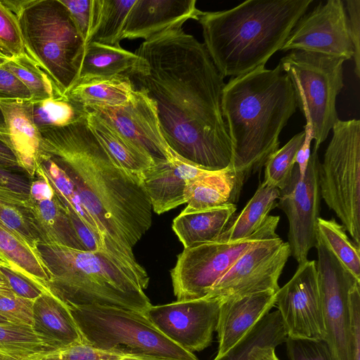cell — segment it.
<instances>
[{"label": "cell", "instance_id": "3957f363", "mask_svg": "<svg viewBox=\"0 0 360 360\" xmlns=\"http://www.w3.org/2000/svg\"><path fill=\"white\" fill-rule=\"evenodd\" d=\"M221 112L231 143L229 167L234 177L231 202L238 201L248 177L279 148V135L297 107L292 83L281 63L231 77L221 94Z\"/></svg>", "mask_w": 360, "mask_h": 360}, {"label": "cell", "instance_id": "b9f144b4", "mask_svg": "<svg viewBox=\"0 0 360 360\" xmlns=\"http://www.w3.org/2000/svg\"><path fill=\"white\" fill-rule=\"evenodd\" d=\"M290 360H333L323 341H311L288 338L285 341Z\"/></svg>", "mask_w": 360, "mask_h": 360}, {"label": "cell", "instance_id": "d590c367", "mask_svg": "<svg viewBox=\"0 0 360 360\" xmlns=\"http://www.w3.org/2000/svg\"><path fill=\"white\" fill-rule=\"evenodd\" d=\"M4 66L29 89L32 101L63 96L51 78L27 54L9 57Z\"/></svg>", "mask_w": 360, "mask_h": 360}, {"label": "cell", "instance_id": "83f0119b", "mask_svg": "<svg viewBox=\"0 0 360 360\" xmlns=\"http://www.w3.org/2000/svg\"><path fill=\"white\" fill-rule=\"evenodd\" d=\"M0 255L15 271L44 291H51L50 273L38 252L0 221Z\"/></svg>", "mask_w": 360, "mask_h": 360}, {"label": "cell", "instance_id": "f6af8a7d", "mask_svg": "<svg viewBox=\"0 0 360 360\" xmlns=\"http://www.w3.org/2000/svg\"><path fill=\"white\" fill-rule=\"evenodd\" d=\"M67 8L78 32L86 43L91 20L92 0H60Z\"/></svg>", "mask_w": 360, "mask_h": 360}, {"label": "cell", "instance_id": "db71d44e", "mask_svg": "<svg viewBox=\"0 0 360 360\" xmlns=\"http://www.w3.org/2000/svg\"><path fill=\"white\" fill-rule=\"evenodd\" d=\"M13 294L15 293L11 290L8 283L4 280L3 276L0 273V296L9 295Z\"/></svg>", "mask_w": 360, "mask_h": 360}, {"label": "cell", "instance_id": "30bf717a", "mask_svg": "<svg viewBox=\"0 0 360 360\" xmlns=\"http://www.w3.org/2000/svg\"><path fill=\"white\" fill-rule=\"evenodd\" d=\"M279 216L269 215L250 236L236 241L217 240L184 248L171 271L176 300L205 297L213 285L250 247L268 238L278 237Z\"/></svg>", "mask_w": 360, "mask_h": 360}, {"label": "cell", "instance_id": "9c48e42d", "mask_svg": "<svg viewBox=\"0 0 360 360\" xmlns=\"http://www.w3.org/2000/svg\"><path fill=\"white\" fill-rule=\"evenodd\" d=\"M319 165L321 196L360 247V121L338 120Z\"/></svg>", "mask_w": 360, "mask_h": 360}, {"label": "cell", "instance_id": "ee69618b", "mask_svg": "<svg viewBox=\"0 0 360 360\" xmlns=\"http://www.w3.org/2000/svg\"><path fill=\"white\" fill-rule=\"evenodd\" d=\"M345 11L347 13V25L349 37L353 48L354 73L360 77V1L347 0Z\"/></svg>", "mask_w": 360, "mask_h": 360}, {"label": "cell", "instance_id": "f1b7e54d", "mask_svg": "<svg viewBox=\"0 0 360 360\" xmlns=\"http://www.w3.org/2000/svg\"><path fill=\"white\" fill-rule=\"evenodd\" d=\"M134 91L130 77L115 76L78 82L65 96L83 109L92 105H123L130 100Z\"/></svg>", "mask_w": 360, "mask_h": 360}, {"label": "cell", "instance_id": "c3c4849f", "mask_svg": "<svg viewBox=\"0 0 360 360\" xmlns=\"http://www.w3.org/2000/svg\"><path fill=\"white\" fill-rule=\"evenodd\" d=\"M349 300L353 360H360V282H356L352 287Z\"/></svg>", "mask_w": 360, "mask_h": 360}, {"label": "cell", "instance_id": "7a4b0ae2", "mask_svg": "<svg viewBox=\"0 0 360 360\" xmlns=\"http://www.w3.org/2000/svg\"><path fill=\"white\" fill-rule=\"evenodd\" d=\"M41 134L43 153L71 181L106 251L148 279L132 250L152 224V207L141 176L118 163L90 129L85 116Z\"/></svg>", "mask_w": 360, "mask_h": 360}, {"label": "cell", "instance_id": "cb8c5ba5", "mask_svg": "<svg viewBox=\"0 0 360 360\" xmlns=\"http://www.w3.org/2000/svg\"><path fill=\"white\" fill-rule=\"evenodd\" d=\"M143 59L123 49L91 42L85 45L76 82L115 76L131 77L140 70Z\"/></svg>", "mask_w": 360, "mask_h": 360}, {"label": "cell", "instance_id": "277c9868", "mask_svg": "<svg viewBox=\"0 0 360 360\" xmlns=\"http://www.w3.org/2000/svg\"><path fill=\"white\" fill-rule=\"evenodd\" d=\"M313 0H248L220 11L202 12L204 45L224 78L259 67L281 50Z\"/></svg>", "mask_w": 360, "mask_h": 360}, {"label": "cell", "instance_id": "9a60e30c", "mask_svg": "<svg viewBox=\"0 0 360 360\" xmlns=\"http://www.w3.org/2000/svg\"><path fill=\"white\" fill-rule=\"evenodd\" d=\"M221 301L206 297L151 305L145 313L168 339L193 353L209 347Z\"/></svg>", "mask_w": 360, "mask_h": 360}, {"label": "cell", "instance_id": "ab89813d", "mask_svg": "<svg viewBox=\"0 0 360 360\" xmlns=\"http://www.w3.org/2000/svg\"><path fill=\"white\" fill-rule=\"evenodd\" d=\"M0 51L9 57L18 56L25 53L18 19L1 1Z\"/></svg>", "mask_w": 360, "mask_h": 360}, {"label": "cell", "instance_id": "f546056e", "mask_svg": "<svg viewBox=\"0 0 360 360\" xmlns=\"http://www.w3.org/2000/svg\"><path fill=\"white\" fill-rule=\"evenodd\" d=\"M135 0H92L91 20L85 45L96 42L120 47L126 18Z\"/></svg>", "mask_w": 360, "mask_h": 360}, {"label": "cell", "instance_id": "816d5d0a", "mask_svg": "<svg viewBox=\"0 0 360 360\" xmlns=\"http://www.w3.org/2000/svg\"><path fill=\"white\" fill-rule=\"evenodd\" d=\"M0 167L24 172L16 156L11 149L0 139ZM26 174V173H25Z\"/></svg>", "mask_w": 360, "mask_h": 360}, {"label": "cell", "instance_id": "ac0fdd59", "mask_svg": "<svg viewBox=\"0 0 360 360\" xmlns=\"http://www.w3.org/2000/svg\"><path fill=\"white\" fill-rule=\"evenodd\" d=\"M202 11L195 0H135L126 18L122 39L147 41L164 32L198 20Z\"/></svg>", "mask_w": 360, "mask_h": 360}, {"label": "cell", "instance_id": "6f0895ef", "mask_svg": "<svg viewBox=\"0 0 360 360\" xmlns=\"http://www.w3.org/2000/svg\"><path fill=\"white\" fill-rule=\"evenodd\" d=\"M8 322L5 318L0 315V323ZM11 323V322H10Z\"/></svg>", "mask_w": 360, "mask_h": 360}, {"label": "cell", "instance_id": "f907efd6", "mask_svg": "<svg viewBox=\"0 0 360 360\" xmlns=\"http://www.w3.org/2000/svg\"><path fill=\"white\" fill-rule=\"evenodd\" d=\"M304 130L305 131L304 139L295 157V164L298 167L301 177L304 176L308 165L311 155L310 146L313 140L311 127L306 124L304 127Z\"/></svg>", "mask_w": 360, "mask_h": 360}, {"label": "cell", "instance_id": "52a82bcc", "mask_svg": "<svg viewBox=\"0 0 360 360\" xmlns=\"http://www.w3.org/2000/svg\"><path fill=\"white\" fill-rule=\"evenodd\" d=\"M84 342L123 348L165 360H199L164 335L144 313L118 307H70Z\"/></svg>", "mask_w": 360, "mask_h": 360}, {"label": "cell", "instance_id": "2e32d148", "mask_svg": "<svg viewBox=\"0 0 360 360\" xmlns=\"http://www.w3.org/2000/svg\"><path fill=\"white\" fill-rule=\"evenodd\" d=\"M93 112L120 134L148 154L154 163L170 160L174 155L162 135L155 103L143 89H135L121 105H92Z\"/></svg>", "mask_w": 360, "mask_h": 360}, {"label": "cell", "instance_id": "8d00e7d4", "mask_svg": "<svg viewBox=\"0 0 360 360\" xmlns=\"http://www.w3.org/2000/svg\"><path fill=\"white\" fill-rule=\"evenodd\" d=\"M318 235L328 248L352 274L360 281V247L349 238L345 227L334 218L317 221Z\"/></svg>", "mask_w": 360, "mask_h": 360}, {"label": "cell", "instance_id": "6da1fadb", "mask_svg": "<svg viewBox=\"0 0 360 360\" xmlns=\"http://www.w3.org/2000/svg\"><path fill=\"white\" fill-rule=\"evenodd\" d=\"M133 76L156 104L162 135L179 160L208 171L228 168L231 143L221 112L224 77L205 45L182 27L144 41Z\"/></svg>", "mask_w": 360, "mask_h": 360}, {"label": "cell", "instance_id": "5bb4252c", "mask_svg": "<svg viewBox=\"0 0 360 360\" xmlns=\"http://www.w3.org/2000/svg\"><path fill=\"white\" fill-rule=\"evenodd\" d=\"M278 307L288 338L324 341V325L316 262L298 264L290 278L276 292Z\"/></svg>", "mask_w": 360, "mask_h": 360}, {"label": "cell", "instance_id": "d4e9b609", "mask_svg": "<svg viewBox=\"0 0 360 360\" xmlns=\"http://www.w3.org/2000/svg\"><path fill=\"white\" fill-rule=\"evenodd\" d=\"M236 210L234 203L200 210L184 209L174 219L172 229L184 248L200 245L221 234Z\"/></svg>", "mask_w": 360, "mask_h": 360}, {"label": "cell", "instance_id": "9f6ffc18", "mask_svg": "<svg viewBox=\"0 0 360 360\" xmlns=\"http://www.w3.org/2000/svg\"><path fill=\"white\" fill-rule=\"evenodd\" d=\"M9 56H6V54L3 53L0 51V66L5 64L7 60H8Z\"/></svg>", "mask_w": 360, "mask_h": 360}, {"label": "cell", "instance_id": "f35d334b", "mask_svg": "<svg viewBox=\"0 0 360 360\" xmlns=\"http://www.w3.org/2000/svg\"><path fill=\"white\" fill-rule=\"evenodd\" d=\"M304 136V130L295 134L267 159L264 165L265 182L280 191L288 184L295 165L296 154L303 143Z\"/></svg>", "mask_w": 360, "mask_h": 360}, {"label": "cell", "instance_id": "8fae6325", "mask_svg": "<svg viewBox=\"0 0 360 360\" xmlns=\"http://www.w3.org/2000/svg\"><path fill=\"white\" fill-rule=\"evenodd\" d=\"M316 270L326 329L324 342L333 360H353L349 291L358 281L318 235Z\"/></svg>", "mask_w": 360, "mask_h": 360}, {"label": "cell", "instance_id": "681fc988", "mask_svg": "<svg viewBox=\"0 0 360 360\" xmlns=\"http://www.w3.org/2000/svg\"><path fill=\"white\" fill-rule=\"evenodd\" d=\"M31 180L24 172L0 167V188L28 195Z\"/></svg>", "mask_w": 360, "mask_h": 360}, {"label": "cell", "instance_id": "603a6c76", "mask_svg": "<svg viewBox=\"0 0 360 360\" xmlns=\"http://www.w3.org/2000/svg\"><path fill=\"white\" fill-rule=\"evenodd\" d=\"M32 328L52 349L84 342L70 306L52 291L33 302Z\"/></svg>", "mask_w": 360, "mask_h": 360}, {"label": "cell", "instance_id": "4fadbf2b", "mask_svg": "<svg viewBox=\"0 0 360 360\" xmlns=\"http://www.w3.org/2000/svg\"><path fill=\"white\" fill-rule=\"evenodd\" d=\"M319 160L317 151L310 155L302 177L295 164L288 184L280 191L276 207L289 222L288 234L290 255L298 264L305 262L310 250L318 243L317 221L320 217L321 193L319 182Z\"/></svg>", "mask_w": 360, "mask_h": 360}, {"label": "cell", "instance_id": "74e56055", "mask_svg": "<svg viewBox=\"0 0 360 360\" xmlns=\"http://www.w3.org/2000/svg\"><path fill=\"white\" fill-rule=\"evenodd\" d=\"M51 347L32 326L10 322L0 323V351L24 358L51 350Z\"/></svg>", "mask_w": 360, "mask_h": 360}, {"label": "cell", "instance_id": "680465c9", "mask_svg": "<svg viewBox=\"0 0 360 360\" xmlns=\"http://www.w3.org/2000/svg\"><path fill=\"white\" fill-rule=\"evenodd\" d=\"M0 259H1V260H3V258H2V257H1V255H0ZM3 261H4V260H3Z\"/></svg>", "mask_w": 360, "mask_h": 360}, {"label": "cell", "instance_id": "4316f807", "mask_svg": "<svg viewBox=\"0 0 360 360\" xmlns=\"http://www.w3.org/2000/svg\"><path fill=\"white\" fill-rule=\"evenodd\" d=\"M279 196L278 188L263 181L245 207L214 240L232 242L252 235L276 207Z\"/></svg>", "mask_w": 360, "mask_h": 360}, {"label": "cell", "instance_id": "d6a6232c", "mask_svg": "<svg viewBox=\"0 0 360 360\" xmlns=\"http://www.w3.org/2000/svg\"><path fill=\"white\" fill-rule=\"evenodd\" d=\"M288 335L278 310L267 314L226 354L213 360H250L258 347L285 342Z\"/></svg>", "mask_w": 360, "mask_h": 360}, {"label": "cell", "instance_id": "484cf974", "mask_svg": "<svg viewBox=\"0 0 360 360\" xmlns=\"http://www.w3.org/2000/svg\"><path fill=\"white\" fill-rule=\"evenodd\" d=\"M84 110L90 129L124 169L140 176L143 172L154 165L153 160L148 154L120 134L97 115L87 110Z\"/></svg>", "mask_w": 360, "mask_h": 360}, {"label": "cell", "instance_id": "4dcf8cb0", "mask_svg": "<svg viewBox=\"0 0 360 360\" xmlns=\"http://www.w3.org/2000/svg\"><path fill=\"white\" fill-rule=\"evenodd\" d=\"M234 177L228 167L219 171H206L191 180L186 190L184 208L200 210L231 203Z\"/></svg>", "mask_w": 360, "mask_h": 360}, {"label": "cell", "instance_id": "e0dca14e", "mask_svg": "<svg viewBox=\"0 0 360 360\" xmlns=\"http://www.w3.org/2000/svg\"><path fill=\"white\" fill-rule=\"evenodd\" d=\"M302 50L343 58L353 57L344 2L328 0L304 13L281 51Z\"/></svg>", "mask_w": 360, "mask_h": 360}, {"label": "cell", "instance_id": "ffe728a7", "mask_svg": "<svg viewBox=\"0 0 360 360\" xmlns=\"http://www.w3.org/2000/svg\"><path fill=\"white\" fill-rule=\"evenodd\" d=\"M26 101L0 100V139L11 149L24 172L33 179L43 155V139Z\"/></svg>", "mask_w": 360, "mask_h": 360}, {"label": "cell", "instance_id": "5b68a950", "mask_svg": "<svg viewBox=\"0 0 360 360\" xmlns=\"http://www.w3.org/2000/svg\"><path fill=\"white\" fill-rule=\"evenodd\" d=\"M50 275V289L70 307L100 305L146 313L152 305L148 283L105 251L38 244Z\"/></svg>", "mask_w": 360, "mask_h": 360}, {"label": "cell", "instance_id": "836d02e7", "mask_svg": "<svg viewBox=\"0 0 360 360\" xmlns=\"http://www.w3.org/2000/svg\"><path fill=\"white\" fill-rule=\"evenodd\" d=\"M22 359L24 360H165L120 347L99 348L85 342L32 354Z\"/></svg>", "mask_w": 360, "mask_h": 360}, {"label": "cell", "instance_id": "7402d4cb", "mask_svg": "<svg viewBox=\"0 0 360 360\" xmlns=\"http://www.w3.org/2000/svg\"><path fill=\"white\" fill-rule=\"evenodd\" d=\"M206 171L177 158L154 163L140 176L152 209L162 214L186 203L188 183Z\"/></svg>", "mask_w": 360, "mask_h": 360}, {"label": "cell", "instance_id": "11a10c76", "mask_svg": "<svg viewBox=\"0 0 360 360\" xmlns=\"http://www.w3.org/2000/svg\"><path fill=\"white\" fill-rule=\"evenodd\" d=\"M0 360H24L22 358H20L8 353H5L0 351Z\"/></svg>", "mask_w": 360, "mask_h": 360}, {"label": "cell", "instance_id": "bcb514c9", "mask_svg": "<svg viewBox=\"0 0 360 360\" xmlns=\"http://www.w3.org/2000/svg\"><path fill=\"white\" fill-rule=\"evenodd\" d=\"M29 89L4 65L0 66V100L30 101Z\"/></svg>", "mask_w": 360, "mask_h": 360}, {"label": "cell", "instance_id": "7bdbcfd3", "mask_svg": "<svg viewBox=\"0 0 360 360\" xmlns=\"http://www.w3.org/2000/svg\"><path fill=\"white\" fill-rule=\"evenodd\" d=\"M0 273L11 290L20 297L34 301L44 292H46L1 259Z\"/></svg>", "mask_w": 360, "mask_h": 360}, {"label": "cell", "instance_id": "7dc6e473", "mask_svg": "<svg viewBox=\"0 0 360 360\" xmlns=\"http://www.w3.org/2000/svg\"><path fill=\"white\" fill-rule=\"evenodd\" d=\"M65 210L84 250L91 252L105 251L108 252L100 235L84 224L75 212L66 209Z\"/></svg>", "mask_w": 360, "mask_h": 360}, {"label": "cell", "instance_id": "d6986e66", "mask_svg": "<svg viewBox=\"0 0 360 360\" xmlns=\"http://www.w3.org/2000/svg\"><path fill=\"white\" fill-rule=\"evenodd\" d=\"M28 198L42 243L85 250L65 208L40 166L36 177L31 180Z\"/></svg>", "mask_w": 360, "mask_h": 360}, {"label": "cell", "instance_id": "60d3db41", "mask_svg": "<svg viewBox=\"0 0 360 360\" xmlns=\"http://www.w3.org/2000/svg\"><path fill=\"white\" fill-rule=\"evenodd\" d=\"M34 301L15 294L0 296V315L8 322L32 326Z\"/></svg>", "mask_w": 360, "mask_h": 360}, {"label": "cell", "instance_id": "44dd1931", "mask_svg": "<svg viewBox=\"0 0 360 360\" xmlns=\"http://www.w3.org/2000/svg\"><path fill=\"white\" fill-rule=\"evenodd\" d=\"M276 292L271 290L221 302L215 331L219 358L233 348L276 304Z\"/></svg>", "mask_w": 360, "mask_h": 360}, {"label": "cell", "instance_id": "8992f818", "mask_svg": "<svg viewBox=\"0 0 360 360\" xmlns=\"http://www.w3.org/2000/svg\"><path fill=\"white\" fill-rule=\"evenodd\" d=\"M25 52L65 94L76 84L85 43L60 0H28L15 15Z\"/></svg>", "mask_w": 360, "mask_h": 360}, {"label": "cell", "instance_id": "1f68e13d", "mask_svg": "<svg viewBox=\"0 0 360 360\" xmlns=\"http://www.w3.org/2000/svg\"><path fill=\"white\" fill-rule=\"evenodd\" d=\"M0 221L37 252L41 237L28 195L0 188Z\"/></svg>", "mask_w": 360, "mask_h": 360}, {"label": "cell", "instance_id": "f5cc1de1", "mask_svg": "<svg viewBox=\"0 0 360 360\" xmlns=\"http://www.w3.org/2000/svg\"><path fill=\"white\" fill-rule=\"evenodd\" d=\"M274 347L257 348L250 357V360H279L276 355Z\"/></svg>", "mask_w": 360, "mask_h": 360}, {"label": "cell", "instance_id": "ba28073f", "mask_svg": "<svg viewBox=\"0 0 360 360\" xmlns=\"http://www.w3.org/2000/svg\"><path fill=\"white\" fill-rule=\"evenodd\" d=\"M341 57L293 50L281 59L295 91L297 107L311 127L318 150L338 120L335 101L344 86Z\"/></svg>", "mask_w": 360, "mask_h": 360}, {"label": "cell", "instance_id": "e575fe53", "mask_svg": "<svg viewBox=\"0 0 360 360\" xmlns=\"http://www.w3.org/2000/svg\"><path fill=\"white\" fill-rule=\"evenodd\" d=\"M30 115L40 132L68 126L85 116L84 110L65 95L39 101H27Z\"/></svg>", "mask_w": 360, "mask_h": 360}, {"label": "cell", "instance_id": "7c38bea8", "mask_svg": "<svg viewBox=\"0 0 360 360\" xmlns=\"http://www.w3.org/2000/svg\"><path fill=\"white\" fill-rule=\"evenodd\" d=\"M290 256L288 243L279 236L264 239L247 250L205 297L223 302L264 291L277 292Z\"/></svg>", "mask_w": 360, "mask_h": 360}]
</instances>
